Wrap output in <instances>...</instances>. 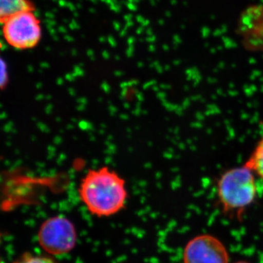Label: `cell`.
<instances>
[{
  "label": "cell",
  "mask_w": 263,
  "mask_h": 263,
  "mask_svg": "<svg viewBox=\"0 0 263 263\" xmlns=\"http://www.w3.org/2000/svg\"><path fill=\"white\" fill-rule=\"evenodd\" d=\"M245 164L257 177L263 180V136L256 145Z\"/></svg>",
  "instance_id": "52a82bcc"
},
{
  "label": "cell",
  "mask_w": 263,
  "mask_h": 263,
  "mask_svg": "<svg viewBox=\"0 0 263 263\" xmlns=\"http://www.w3.org/2000/svg\"><path fill=\"white\" fill-rule=\"evenodd\" d=\"M77 233L75 226L65 216L49 218L43 223L38 232L41 248L51 255H63L76 247Z\"/></svg>",
  "instance_id": "277c9868"
},
{
  "label": "cell",
  "mask_w": 263,
  "mask_h": 263,
  "mask_svg": "<svg viewBox=\"0 0 263 263\" xmlns=\"http://www.w3.org/2000/svg\"><path fill=\"white\" fill-rule=\"evenodd\" d=\"M79 195L88 211L99 217L117 214L127 200L125 180L107 166L86 173L79 184Z\"/></svg>",
  "instance_id": "6da1fadb"
},
{
  "label": "cell",
  "mask_w": 263,
  "mask_h": 263,
  "mask_svg": "<svg viewBox=\"0 0 263 263\" xmlns=\"http://www.w3.org/2000/svg\"><path fill=\"white\" fill-rule=\"evenodd\" d=\"M183 263H229L224 245L210 235H201L188 242L183 254Z\"/></svg>",
  "instance_id": "5b68a950"
},
{
  "label": "cell",
  "mask_w": 263,
  "mask_h": 263,
  "mask_svg": "<svg viewBox=\"0 0 263 263\" xmlns=\"http://www.w3.org/2000/svg\"><path fill=\"white\" fill-rule=\"evenodd\" d=\"M13 263H56L53 259L41 256L28 255Z\"/></svg>",
  "instance_id": "ba28073f"
},
{
  "label": "cell",
  "mask_w": 263,
  "mask_h": 263,
  "mask_svg": "<svg viewBox=\"0 0 263 263\" xmlns=\"http://www.w3.org/2000/svg\"><path fill=\"white\" fill-rule=\"evenodd\" d=\"M256 175L246 164L227 170L219 176L216 193L223 212L238 217L253 203L257 195Z\"/></svg>",
  "instance_id": "7a4b0ae2"
},
{
  "label": "cell",
  "mask_w": 263,
  "mask_h": 263,
  "mask_svg": "<svg viewBox=\"0 0 263 263\" xmlns=\"http://www.w3.org/2000/svg\"><path fill=\"white\" fill-rule=\"evenodd\" d=\"M235 263H249V262H245V261H240V262H237Z\"/></svg>",
  "instance_id": "9c48e42d"
},
{
  "label": "cell",
  "mask_w": 263,
  "mask_h": 263,
  "mask_svg": "<svg viewBox=\"0 0 263 263\" xmlns=\"http://www.w3.org/2000/svg\"><path fill=\"white\" fill-rule=\"evenodd\" d=\"M34 5L30 0H1L0 1V19L1 22L10 15L22 11L34 10Z\"/></svg>",
  "instance_id": "8992f818"
},
{
  "label": "cell",
  "mask_w": 263,
  "mask_h": 263,
  "mask_svg": "<svg viewBox=\"0 0 263 263\" xmlns=\"http://www.w3.org/2000/svg\"><path fill=\"white\" fill-rule=\"evenodd\" d=\"M2 24L5 41L15 49H31L37 46L41 41V23L32 10L10 15Z\"/></svg>",
  "instance_id": "3957f363"
}]
</instances>
